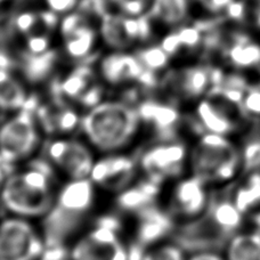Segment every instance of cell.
<instances>
[{"label": "cell", "instance_id": "1", "mask_svg": "<svg viewBox=\"0 0 260 260\" xmlns=\"http://www.w3.org/2000/svg\"><path fill=\"white\" fill-rule=\"evenodd\" d=\"M137 108L121 101H101L81 118L88 144L104 153L120 152L130 145L141 129Z\"/></svg>", "mask_w": 260, "mask_h": 260}, {"label": "cell", "instance_id": "2", "mask_svg": "<svg viewBox=\"0 0 260 260\" xmlns=\"http://www.w3.org/2000/svg\"><path fill=\"white\" fill-rule=\"evenodd\" d=\"M188 174L211 188L229 187L242 176L238 138L199 134L189 147Z\"/></svg>", "mask_w": 260, "mask_h": 260}, {"label": "cell", "instance_id": "3", "mask_svg": "<svg viewBox=\"0 0 260 260\" xmlns=\"http://www.w3.org/2000/svg\"><path fill=\"white\" fill-rule=\"evenodd\" d=\"M48 166L34 164L9 174L5 180L0 199L3 206L14 216L30 220L47 215L57 194Z\"/></svg>", "mask_w": 260, "mask_h": 260}, {"label": "cell", "instance_id": "4", "mask_svg": "<svg viewBox=\"0 0 260 260\" xmlns=\"http://www.w3.org/2000/svg\"><path fill=\"white\" fill-rule=\"evenodd\" d=\"M95 185L90 178L69 180L59 189L44 217V240L50 248L62 245L76 234L95 203Z\"/></svg>", "mask_w": 260, "mask_h": 260}, {"label": "cell", "instance_id": "5", "mask_svg": "<svg viewBox=\"0 0 260 260\" xmlns=\"http://www.w3.org/2000/svg\"><path fill=\"white\" fill-rule=\"evenodd\" d=\"M40 132L29 108L15 112L0 126V159L12 166L29 159L40 145Z\"/></svg>", "mask_w": 260, "mask_h": 260}, {"label": "cell", "instance_id": "6", "mask_svg": "<svg viewBox=\"0 0 260 260\" xmlns=\"http://www.w3.org/2000/svg\"><path fill=\"white\" fill-rule=\"evenodd\" d=\"M189 147L179 141H160L147 147L138 160V168L147 182L160 185L184 176L188 170Z\"/></svg>", "mask_w": 260, "mask_h": 260}, {"label": "cell", "instance_id": "7", "mask_svg": "<svg viewBox=\"0 0 260 260\" xmlns=\"http://www.w3.org/2000/svg\"><path fill=\"white\" fill-rule=\"evenodd\" d=\"M45 245L29 219L13 216L0 221V260H39Z\"/></svg>", "mask_w": 260, "mask_h": 260}, {"label": "cell", "instance_id": "8", "mask_svg": "<svg viewBox=\"0 0 260 260\" xmlns=\"http://www.w3.org/2000/svg\"><path fill=\"white\" fill-rule=\"evenodd\" d=\"M212 188L201 179L187 174L174 180L167 198V212L180 224L197 219L206 212Z\"/></svg>", "mask_w": 260, "mask_h": 260}, {"label": "cell", "instance_id": "9", "mask_svg": "<svg viewBox=\"0 0 260 260\" xmlns=\"http://www.w3.org/2000/svg\"><path fill=\"white\" fill-rule=\"evenodd\" d=\"M71 260H129V251L112 224H101L81 235L70 251Z\"/></svg>", "mask_w": 260, "mask_h": 260}, {"label": "cell", "instance_id": "10", "mask_svg": "<svg viewBox=\"0 0 260 260\" xmlns=\"http://www.w3.org/2000/svg\"><path fill=\"white\" fill-rule=\"evenodd\" d=\"M46 157L69 180L89 178L96 161L88 144L69 137L52 139L46 146Z\"/></svg>", "mask_w": 260, "mask_h": 260}, {"label": "cell", "instance_id": "11", "mask_svg": "<svg viewBox=\"0 0 260 260\" xmlns=\"http://www.w3.org/2000/svg\"><path fill=\"white\" fill-rule=\"evenodd\" d=\"M138 170V162L132 156L120 154L119 152L106 153L95 161L89 178L96 187L121 193L133 184Z\"/></svg>", "mask_w": 260, "mask_h": 260}, {"label": "cell", "instance_id": "12", "mask_svg": "<svg viewBox=\"0 0 260 260\" xmlns=\"http://www.w3.org/2000/svg\"><path fill=\"white\" fill-rule=\"evenodd\" d=\"M215 68L202 65L173 72L166 81L167 89L175 104L197 103L213 86Z\"/></svg>", "mask_w": 260, "mask_h": 260}, {"label": "cell", "instance_id": "13", "mask_svg": "<svg viewBox=\"0 0 260 260\" xmlns=\"http://www.w3.org/2000/svg\"><path fill=\"white\" fill-rule=\"evenodd\" d=\"M142 124L156 134L160 141L178 139L180 124L183 122L182 113L177 104L173 102L144 101L137 108Z\"/></svg>", "mask_w": 260, "mask_h": 260}, {"label": "cell", "instance_id": "14", "mask_svg": "<svg viewBox=\"0 0 260 260\" xmlns=\"http://www.w3.org/2000/svg\"><path fill=\"white\" fill-rule=\"evenodd\" d=\"M91 70L79 67L55 86V97L68 103L82 104L91 108L101 102V89L92 82Z\"/></svg>", "mask_w": 260, "mask_h": 260}, {"label": "cell", "instance_id": "15", "mask_svg": "<svg viewBox=\"0 0 260 260\" xmlns=\"http://www.w3.org/2000/svg\"><path fill=\"white\" fill-rule=\"evenodd\" d=\"M101 72L110 85L139 81L150 86L155 82L154 73L144 69L137 56L128 54H113L105 57L101 64Z\"/></svg>", "mask_w": 260, "mask_h": 260}, {"label": "cell", "instance_id": "16", "mask_svg": "<svg viewBox=\"0 0 260 260\" xmlns=\"http://www.w3.org/2000/svg\"><path fill=\"white\" fill-rule=\"evenodd\" d=\"M229 188L247 226L260 230V171L242 175Z\"/></svg>", "mask_w": 260, "mask_h": 260}, {"label": "cell", "instance_id": "17", "mask_svg": "<svg viewBox=\"0 0 260 260\" xmlns=\"http://www.w3.org/2000/svg\"><path fill=\"white\" fill-rule=\"evenodd\" d=\"M37 121L44 132L52 135H64L80 126L81 118L72 105L61 99L38 106Z\"/></svg>", "mask_w": 260, "mask_h": 260}, {"label": "cell", "instance_id": "18", "mask_svg": "<svg viewBox=\"0 0 260 260\" xmlns=\"http://www.w3.org/2000/svg\"><path fill=\"white\" fill-rule=\"evenodd\" d=\"M222 252L226 260H260V230L244 227L229 241Z\"/></svg>", "mask_w": 260, "mask_h": 260}, {"label": "cell", "instance_id": "19", "mask_svg": "<svg viewBox=\"0 0 260 260\" xmlns=\"http://www.w3.org/2000/svg\"><path fill=\"white\" fill-rule=\"evenodd\" d=\"M30 96L25 87L11 73L0 74V111L18 112L29 108Z\"/></svg>", "mask_w": 260, "mask_h": 260}, {"label": "cell", "instance_id": "20", "mask_svg": "<svg viewBox=\"0 0 260 260\" xmlns=\"http://www.w3.org/2000/svg\"><path fill=\"white\" fill-rule=\"evenodd\" d=\"M225 57L236 69L259 68L260 46L252 43L245 36L238 35L225 49Z\"/></svg>", "mask_w": 260, "mask_h": 260}, {"label": "cell", "instance_id": "21", "mask_svg": "<svg viewBox=\"0 0 260 260\" xmlns=\"http://www.w3.org/2000/svg\"><path fill=\"white\" fill-rule=\"evenodd\" d=\"M242 175L260 171V124H252L238 137Z\"/></svg>", "mask_w": 260, "mask_h": 260}, {"label": "cell", "instance_id": "22", "mask_svg": "<svg viewBox=\"0 0 260 260\" xmlns=\"http://www.w3.org/2000/svg\"><path fill=\"white\" fill-rule=\"evenodd\" d=\"M56 59V52L53 49L44 53H30L25 50L22 55L21 69L27 80L35 83L40 82L52 72Z\"/></svg>", "mask_w": 260, "mask_h": 260}, {"label": "cell", "instance_id": "23", "mask_svg": "<svg viewBox=\"0 0 260 260\" xmlns=\"http://www.w3.org/2000/svg\"><path fill=\"white\" fill-rule=\"evenodd\" d=\"M187 13L186 0H154L151 14L166 24H177Z\"/></svg>", "mask_w": 260, "mask_h": 260}, {"label": "cell", "instance_id": "24", "mask_svg": "<svg viewBox=\"0 0 260 260\" xmlns=\"http://www.w3.org/2000/svg\"><path fill=\"white\" fill-rule=\"evenodd\" d=\"M95 41V32L90 26L83 24L68 37H65L67 52L74 58L87 56Z\"/></svg>", "mask_w": 260, "mask_h": 260}, {"label": "cell", "instance_id": "25", "mask_svg": "<svg viewBox=\"0 0 260 260\" xmlns=\"http://www.w3.org/2000/svg\"><path fill=\"white\" fill-rule=\"evenodd\" d=\"M102 35L110 46L123 48L132 43L123 26V17L108 14L102 17Z\"/></svg>", "mask_w": 260, "mask_h": 260}, {"label": "cell", "instance_id": "26", "mask_svg": "<svg viewBox=\"0 0 260 260\" xmlns=\"http://www.w3.org/2000/svg\"><path fill=\"white\" fill-rule=\"evenodd\" d=\"M187 252L178 243L162 242L146 249L139 260H187Z\"/></svg>", "mask_w": 260, "mask_h": 260}, {"label": "cell", "instance_id": "27", "mask_svg": "<svg viewBox=\"0 0 260 260\" xmlns=\"http://www.w3.org/2000/svg\"><path fill=\"white\" fill-rule=\"evenodd\" d=\"M241 106L251 124H260V85L249 83L243 91Z\"/></svg>", "mask_w": 260, "mask_h": 260}, {"label": "cell", "instance_id": "28", "mask_svg": "<svg viewBox=\"0 0 260 260\" xmlns=\"http://www.w3.org/2000/svg\"><path fill=\"white\" fill-rule=\"evenodd\" d=\"M144 69L152 73L164 69L169 61V55L162 47H151L143 49L136 55Z\"/></svg>", "mask_w": 260, "mask_h": 260}, {"label": "cell", "instance_id": "29", "mask_svg": "<svg viewBox=\"0 0 260 260\" xmlns=\"http://www.w3.org/2000/svg\"><path fill=\"white\" fill-rule=\"evenodd\" d=\"M123 26L130 40L147 39L151 35L150 21L145 16L138 18L123 17Z\"/></svg>", "mask_w": 260, "mask_h": 260}, {"label": "cell", "instance_id": "30", "mask_svg": "<svg viewBox=\"0 0 260 260\" xmlns=\"http://www.w3.org/2000/svg\"><path fill=\"white\" fill-rule=\"evenodd\" d=\"M177 36L183 47L195 48L202 40V27L186 26L177 31Z\"/></svg>", "mask_w": 260, "mask_h": 260}, {"label": "cell", "instance_id": "31", "mask_svg": "<svg viewBox=\"0 0 260 260\" xmlns=\"http://www.w3.org/2000/svg\"><path fill=\"white\" fill-rule=\"evenodd\" d=\"M83 24H86V20H85V15H82V13L71 14V15L65 17L61 26V31H62V35L64 36V38L73 34L78 27H80Z\"/></svg>", "mask_w": 260, "mask_h": 260}, {"label": "cell", "instance_id": "32", "mask_svg": "<svg viewBox=\"0 0 260 260\" xmlns=\"http://www.w3.org/2000/svg\"><path fill=\"white\" fill-rule=\"evenodd\" d=\"M80 12L103 17L106 14L105 0H82L80 4Z\"/></svg>", "mask_w": 260, "mask_h": 260}, {"label": "cell", "instance_id": "33", "mask_svg": "<svg viewBox=\"0 0 260 260\" xmlns=\"http://www.w3.org/2000/svg\"><path fill=\"white\" fill-rule=\"evenodd\" d=\"M112 2L117 4L124 13L136 16L143 12L146 0H112Z\"/></svg>", "mask_w": 260, "mask_h": 260}, {"label": "cell", "instance_id": "34", "mask_svg": "<svg viewBox=\"0 0 260 260\" xmlns=\"http://www.w3.org/2000/svg\"><path fill=\"white\" fill-rule=\"evenodd\" d=\"M37 21V14L35 13H23L18 15L15 20L16 29L22 34L27 35L32 30Z\"/></svg>", "mask_w": 260, "mask_h": 260}, {"label": "cell", "instance_id": "35", "mask_svg": "<svg viewBox=\"0 0 260 260\" xmlns=\"http://www.w3.org/2000/svg\"><path fill=\"white\" fill-rule=\"evenodd\" d=\"M187 260H226V257L219 250H204L188 253Z\"/></svg>", "mask_w": 260, "mask_h": 260}, {"label": "cell", "instance_id": "36", "mask_svg": "<svg viewBox=\"0 0 260 260\" xmlns=\"http://www.w3.org/2000/svg\"><path fill=\"white\" fill-rule=\"evenodd\" d=\"M161 47L164 48L165 52L171 56V55H175L179 52V49L183 47L182 43H180V40L177 36V32H175V34H171L168 37H166L162 41L161 44Z\"/></svg>", "mask_w": 260, "mask_h": 260}, {"label": "cell", "instance_id": "37", "mask_svg": "<svg viewBox=\"0 0 260 260\" xmlns=\"http://www.w3.org/2000/svg\"><path fill=\"white\" fill-rule=\"evenodd\" d=\"M226 9L231 18H234V20H243L247 16L248 6L244 2H232Z\"/></svg>", "mask_w": 260, "mask_h": 260}, {"label": "cell", "instance_id": "38", "mask_svg": "<svg viewBox=\"0 0 260 260\" xmlns=\"http://www.w3.org/2000/svg\"><path fill=\"white\" fill-rule=\"evenodd\" d=\"M53 12H68L76 6L77 0H46Z\"/></svg>", "mask_w": 260, "mask_h": 260}, {"label": "cell", "instance_id": "39", "mask_svg": "<svg viewBox=\"0 0 260 260\" xmlns=\"http://www.w3.org/2000/svg\"><path fill=\"white\" fill-rule=\"evenodd\" d=\"M13 68L12 58L7 54L0 52V74L9 73Z\"/></svg>", "mask_w": 260, "mask_h": 260}, {"label": "cell", "instance_id": "40", "mask_svg": "<svg viewBox=\"0 0 260 260\" xmlns=\"http://www.w3.org/2000/svg\"><path fill=\"white\" fill-rule=\"evenodd\" d=\"M252 13H253L254 22H256L257 26L260 27V0H253Z\"/></svg>", "mask_w": 260, "mask_h": 260}, {"label": "cell", "instance_id": "41", "mask_svg": "<svg viewBox=\"0 0 260 260\" xmlns=\"http://www.w3.org/2000/svg\"><path fill=\"white\" fill-rule=\"evenodd\" d=\"M0 2H2V0H0Z\"/></svg>", "mask_w": 260, "mask_h": 260}, {"label": "cell", "instance_id": "42", "mask_svg": "<svg viewBox=\"0 0 260 260\" xmlns=\"http://www.w3.org/2000/svg\"><path fill=\"white\" fill-rule=\"evenodd\" d=\"M259 85H260V83H259Z\"/></svg>", "mask_w": 260, "mask_h": 260}]
</instances>
